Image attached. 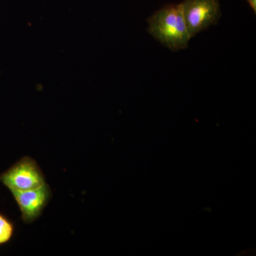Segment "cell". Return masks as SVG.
I'll return each mask as SVG.
<instances>
[{
    "label": "cell",
    "instance_id": "obj_1",
    "mask_svg": "<svg viewBox=\"0 0 256 256\" xmlns=\"http://www.w3.org/2000/svg\"><path fill=\"white\" fill-rule=\"evenodd\" d=\"M148 32L170 50L188 48L191 38L181 4L165 5L148 18Z\"/></svg>",
    "mask_w": 256,
    "mask_h": 256
},
{
    "label": "cell",
    "instance_id": "obj_2",
    "mask_svg": "<svg viewBox=\"0 0 256 256\" xmlns=\"http://www.w3.org/2000/svg\"><path fill=\"white\" fill-rule=\"evenodd\" d=\"M0 182L10 192L33 190L46 183L36 160L28 156L21 158L0 175Z\"/></svg>",
    "mask_w": 256,
    "mask_h": 256
},
{
    "label": "cell",
    "instance_id": "obj_3",
    "mask_svg": "<svg viewBox=\"0 0 256 256\" xmlns=\"http://www.w3.org/2000/svg\"><path fill=\"white\" fill-rule=\"evenodd\" d=\"M181 5L191 38L216 24L222 16L218 0H184Z\"/></svg>",
    "mask_w": 256,
    "mask_h": 256
},
{
    "label": "cell",
    "instance_id": "obj_4",
    "mask_svg": "<svg viewBox=\"0 0 256 256\" xmlns=\"http://www.w3.org/2000/svg\"><path fill=\"white\" fill-rule=\"evenodd\" d=\"M10 192L21 212L22 220L26 224L33 223L41 216L52 196L47 183L33 190Z\"/></svg>",
    "mask_w": 256,
    "mask_h": 256
},
{
    "label": "cell",
    "instance_id": "obj_5",
    "mask_svg": "<svg viewBox=\"0 0 256 256\" xmlns=\"http://www.w3.org/2000/svg\"><path fill=\"white\" fill-rule=\"evenodd\" d=\"M15 233L14 222L0 212V246L9 244Z\"/></svg>",
    "mask_w": 256,
    "mask_h": 256
},
{
    "label": "cell",
    "instance_id": "obj_6",
    "mask_svg": "<svg viewBox=\"0 0 256 256\" xmlns=\"http://www.w3.org/2000/svg\"><path fill=\"white\" fill-rule=\"evenodd\" d=\"M248 3L249 6H250L254 14L256 13V0H246Z\"/></svg>",
    "mask_w": 256,
    "mask_h": 256
}]
</instances>
